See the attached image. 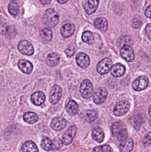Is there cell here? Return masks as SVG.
Returning a JSON list of instances; mask_svg holds the SVG:
<instances>
[{"label":"cell","instance_id":"cell-1","mask_svg":"<svg viewBox=\"0 0 151 152\" xmlns=\"http://www.w3.org/2000/svg\"><path fill=\"white\" fill-rule=\"evenodd\" d=\"M58 13L53 9H49L45 12L43 16V22L45 26L49 28H54L56 26L59 21Z\"/></svg>","mask_w":151,"mask_h":152},{"label":"cell","instance_id":"cell-2","mask_svg":"<svg viewBox=\"0 0 151 152\" xmlns=\"http://www.w3.org/2000/svg\"><path fill=\"white\" fill-rule=\"evenodd\" d=\"M80 91L82 97L85 99L90 98L94 92V88L91 81L88 79L84 80L81 85Z\"/></svg>","mask_w":151,"mask_h":152},{"label":"cell","instance_id":"cell-3","mask_svg":"<svg viewBox=\"0 0 151 152\" xmlns=\"http://www.w3.org/2000/svg\"><path fill=\"white\" fill-rule=\"evenodd\" d=\"M130 103L128 101L124 100L117 104L113 111L114 115L118 117L125 115L129 110Z\"/></svg>","mask_w":151,"mask_h":152},{"label":"cell","instance_id":"cell-4","mask_svg":"<svg viewBox=\"0 0 151 152\" xmlns=\"http://www.w3.org/2000/svg\"><path fill=\"white\" fill-rule=\"evenodd\" d=\"M112 67V61L109 58H105L102 60L97 66L98 72L101 75L107 74L111 70Z\"/></svg>","mask_w":151,"mask_h":152},{"label":"cell","instance_id":"cell-5","mask_svg":"<svg viewBox=\"0 0 151 152\" xmlns=\"http://www.w3.org/2000/svg\"><path fill=\"white\" fill-rule=\"evenodd\" d=\"M149 78L146 76H141L137 77L132 84V87L136 91L144 90L148 86Z\"/></svg>","mask_w":151,"mask_h":152},{"label":"cell","instance_id":"cell-6","mask_svg":"<svg viewBox=\"0 0 151 152\" xmlns=\"http://www.w3.org/2000/svg\"><path fill=\"white\" fill-rule=\"evenodd\" d=\"M19 50L22 54L27 56H31L33 54L34 52L33 46L31 43L27 40H21L19 43L18 45Z\"/></svg>","mask_w":151,"mask_h":152},{"label":"cell","instance_id":"cell-7","mask_svg":"<svg viewBox=\"0 0 151 152\" xmlns=\"http://www.w3.org/2000/svg\"><path fill=\"white\" fill-rule=\"evenodd\" d=\"M107 96L108 91L106 88L104 87L98 88L94 94L93 100L96 104H101L105 101Z\"/></svg>","mask_w":151,"mask_h":152},{"label":"cell","instance_id":"cell-8","mask_svg":"<svg viewBox=\"0 0 151 152\" xmlns=\"http://www.w3.org/2000/svg\"><path fill=\"white\" fill-rule=\"evenodd\" d=\"M62 88L57 85H55L51 88L49 96V101L51 103L56 104L60 100L62 95Z\"/></svg>","mask_w":151,"mask_h":152},{"label":"cell","instance_id":"cell-9","mask_svg":"<svg viewBox=\"0 0 151 152\" xmlns=\"http://www.w3.org/2000/svg\"><path fill=\"white\" fill-rule=\"evenodd\" d=\"M121 57L128 62H132L134 58V50L129 45H123L120 50Z\"/></svg>","mask_w":151,"mask_h":152},{"label":"cell","instance_id":"cell-10","mask_svg":"<svg viewBox=\"0 0 151 152\" xmlns=\"http://www.w3.org/2000/svg\"><path fill=\"white\" fill-rule=\"evenodd\" d=\"M77 131V129L75 126L69 128L63 136V142L64 144L68 145L71 144L75 137Z\"/></svg>","mask_w":151,"mask_h":152},{"label":"cell","instance_id":"cell-11","mask_svg":"<svg viewBox=\"0 0 151 152\" xmlns=\"http://www.w3.org/2000/svg\"><path fill=\"white\" fill-rule=\"evenodd\" d=\"M76 61L77 65L82 68H87L90 64L89 57L84 53H80L76 57Z\"/></svg>","mask_w":151,"mask_h":152},{"label":"cell","instance_id":"cell-12","mask_svg":"<svg viewBox=\"0 0 151 152\" xmlns=\"http://www.w3.org/2000/svg\"><path fill=\"white\" fill-rule=\"evenodd\" d=\"M80 117L83 121L91 122L97 118L98 113L94 110H86L81 113Z\"/></svg>","mask_w":151,"mask_h":152},{"label":"cell","instance_id":"cell-13","mask_svg":"<svg viewBox=\"0 0 151 152\" xmlns=\"http://www.w3.org/2000/svg\"><path fill=\"white\" fill-rule=\"evenodd\" d=\"M66 124L67 121L64 118L56 117L52 119L51 122V126L56 131H60L64 129Z\"/></svg>","mask_w":151,"mask_h":152},{"label":"cell","instance_id":"cell-14","mask_svg":"<svg viewBox=\"0 0 151 152\" xmlns=\"http://www.w3.org/2000/svg\"><path fill=\"white\" fill-rule=\"evenodd\" d=\"M18 66L23 73L25 74H30L33 71V64L30 61L25 59H21L18 63Z\"/></svg>","mask_w":151,"mask_h":152},{"label":"cell","instance_id":"cell-15","mask_svg":"<svg viewBox=\"0 0 151 152\" xmlns=\"http://www.w3.org/2000/svg\"><path fill=\"white\" fill-rule=\"evenodd\" d=\"M46 97L45 95L41 91H37L31 95L32 102L35 105H40L45 102Z\"/></svg>","mask_w":151,"mask_h":152},{"label":"cell","instance_id":"cell-16","mask_svg":"<svg viewBox=\"0 0 151 152\" xmlns=\"http://www.w3.org/2000/svg\"><path fill=\"white\" fill-rule=\"evenodd\" d=\"M99 0H88L87 2L85 3L84 9L87 14H93L97 9L99 4Z\"/></svg>","mask_w":151,"mask_h":152},{"label":"cell","instance_id":"cell-17","mask_svg":"<svg viewBox=\"0 0 151 152\" xmlns=\"http://www.w3.org/2000/svg\"><path fill=\"white\" fill-rule=\"evenodd\" d=\"M60 59V56L58 53L52 52L49 53L47 56L46 62L48 66L51 67H55L58 65Z\"/></svg>","mask_w":151,"mask_h":152},{"label":"cell","instance_id":"cell-18","mask_svg":"<svg viewBox=\"0 0 151 152\" xmlns=\"http://www.w3.org/2000/svg\"><path fill=\"white\" fill-rule=\"evenodd\" d=\"M126 72V68L120 63H117L112 67L111 73L114 77H120L123 75Z\"/></svg>","mask_w":151,"mask_h":152},{"label":"cell","instance_id":"cell-19","mask_svg":"<svg viewBox=\"0 0 151 152\" xmlns=\"http://www.w3.org/2000/svg\"><path fill=\"white\" fill-rule=\"evenodd\" d=\"M134 147V142L132 138H127L121 142L119 145L121 152H131Z\"/></svg>","mask_w":151,"mask_h":152},{"label":"cell","instance_id":"cell-20","mask_svg":"<svg viewBox=\"0 0 151 152\" xmlns=\"http://www.w3.org/2000/svg\"><path fill=\"white\" fill-rule=\"evenodd\" d=\"M74 29L75 27L73 24L70 23L65 24L61 28V35L65 38L70 37L73 34Z\"/></svg>","mask_w":151,"mask_h":152},{"label":"cell","instance_id":"cell-21","mask_svg":"<svg viewBox=\"0 0 151 152\" xmlns=\"http://www.w3.org/2000/svg\"><path fill=\"white\" fill-rule=\"evenodd\" d=\"M23 152H39L36 145L32 141H27L23 144L21 147Z\"/></svg>","mask_w":151,"mask_h":152},{"label":"cell","instance_id":"cell-22","mask_svg":"<svg viewBox=\"0 0 151 152\" xmlns=\"http://www.w3.org/2000/svg\"><path fill=\"white\" fill-rule=\"evenodd\" d=\"M93 139L98 143L103 142L104 139V133L102 129L98 128L94 129L92 133Z\"/></svg>","mask_w":151,"mask_h":152},{"label":"cell","instance_id":"cell-23","mask_svg":"<svg viewBox=\"0 0 151 152\" xmlns=\"http://www.w3.org/2000/svg\"><path fill=\"white\" fill-rule=\"evenodd\" d=\"M95 25L101 31H106L108 29V22L106 19L103 18H98L95 21Z\"/></svg>","mask_w":151,"mask_h":152},{"label":"cell","instance_id":"cell-24","mask_svg":"<svg viewBox=\"0 0 151 152\" xmlns=\"http://www.w3.org/2000/svg\"><path fill=\"white\" fill-rule=\"evenodd\" d=\"M23 119L26 123L33 124L37 122L38 120V117L37 114L35 113L29 112L26 113L24 114Z\"/></svg>","mask_w":151,"mask_h":152},{"label":"cell","instance_id":"cell-25","mask_svg":"<svg viewBox=\"0 0 151 152\" xmlns=\"http://www.w3.org/2000/svg\"><path fill=\"white\" fill-rule=\"evenodd\" d=\"M66 110L69 114L74 115L77 113L78 111V105L75 101H70L66 106Z\"/></svg>","mask_w":151,"mask_h":152},{"label":"cell","instance_id":"cell-26","mask_svg":"<svg viewBox=\"0 0 151 152\" xmlns=\"http://www.w3.org/2000/svg\"><path fill=\"white\" fill-rule=\"evenodd\" d=\"M40 35L43 41L48 42L51 41L52 39V33L50 29L44 28L40 31Z\"/></svg>","mask_w":151,"mask_h":152},{"label":"cell","instance_id":"cell-27","mask_svg":"<svg viewBox=\"0 0 151 152\" xmlns=\"http://www.w3.org/2000/svg\"><path fill=\"white\" fill-rule=\"evenodd\" d=\"M82 41L89 45H92L95 42V37L92 32L86 31L82 34Z\"/></svg>","mask_w":151,"mask_h":152},{"label":"cell","instance_id":"cell-28","mask_svg":"<svg viewBox=\"0 0 151 152\" xmlns=\"http://www.w3.org/2000/svg\"><path fill=\"white\" fill-rule=\"evenodd\" d=\"M41 146L45 151H50L52 150L53 142L49 138L47 137H44L42 139Z\"/></svg>","mask_w":151,"mask_h":152},{"label":"cell","instance_id":"cell-29","mask_svg":"<svg viewBox=\"0 0 151 152\" xmlns=\"http://www.w3.org/2000/svg\"><path fill=\"white\" fill-rule=\"evenodd\" d=\"M123 126L120 122H114L111 126V133L114 137L117 136L118 133L122 129Z\"/></svg>","mask_w":151,"mask_h":152},{"label":"cell","instance_id":"cell-30","mask_svg":"<svg viewBox=\"0 0 151 152\" xmlns=\"http://www.w3.org/2000/svg\"><path fill=\"white\" fill-rule=\"evenodd\" d=\"M17 34V29L13 26H7L4 35L8 38H11L15 36Z\"/></svg>","mask_w":151,"mask_h":152},{"label":"cell","instance_id":"cell-31","mask_svg":"<svg viewBox=\"0 0 151 152\" xmlns=\"http://www.w3.org/2000/svg\"><path fill=\"white\" fill-rule=\"evenodd\" d=\"M19 7L18 4L16 2H12L10 3L8 7V10L9 12L12 15H16L18 12Z\"/></svg>","mask_w":151,"mask_h":152},{"label":"cell","instance_id":"cell-32","mask_svg":"<svg viewBox=\"0 0 151 152\" xmlns=\"http://www.w3.org/2000/svg\"><path fill=\"white\" fill-rule=\"evenodd\" d=\"M52 142H53L52 150H54V151H57V150L61 149L63 146V144H64L63 141H62L59 138H55L52 141Z\"/></svg>","mask_w":151,"mask_h":152},{"label":"cell","instance_id":"cell-33","mask_svg":"<svg viewBox=\"0 0 151 152\" xmlns=\"http://www.w3.org/2000/svg\"><path fill=\"white\" fill-rule=\"evenodd\" d=\"M93 152H111V149L110 145H105L95 147L93 150Z\"/></svg>","mask_w":151,"mask_h":152},{"label":"cell","instance_id":"cell-34","mask_svg":"<svg viewBox=\"0 0 151 152\" xmlns=\"http://www.w3.org/2000/svg\"><path fill=\"white\" fill-rule=\"evenodd\" d=\"M128 133L126 129H122L117 135L118 140L120 142H122L127 139Z\"/></svg>","mask_w":151,"mask_h":152},{"label":"cell","instance_id":"cell-35","mask_svg":"<svg viewBox=\"0 0 151 152\" xmlns=\"http://www.w3.org/2000/svg\"><path fill=\"white\" fill-rule=\"evenodd\" d=\"M131 41V39L129 37H123L120 38L119 40H118V46H123L125 45H129L128 44L130 43Z\"/></svg>","mask_w":151,"mask_h":152},{"label":"cell","instance_id":"cell-36","mask_svg":"<svg viewBox=\"0 0 151 152\" xmlns=\"http://www.w3.org/2000/svg\"><path fill=\"white\" fill-rule=\"evenodd\" d=\"M142 143L145 146H149L151 145V132H149L145 135L142 140Z\"/></svg>","mask_w":151,"mask_h":152},{"label":"cell","instance_id":"cell-37","mask_svg":"<svg viewBox=\"0 0 151 152\" xmlns=\"http://www.w3.org/2000/svg\"><path fill=\"white\" fill-rule=\"evenodd\" d=\"M64 52L68 57H72L75 53V49L73 46H68L66 48Z\"/></svg>","mask_w":151,"mask_h":152},{"label":"cell","instance_id":"cell-38","mask_svg":"<svg viewBox=\"0 0 151 152\" xmlns=\"http://www.w3.org/2000/svg\"><path fill=\"white\" fill-rule=\"evenodd\" d=\"M142 20L139 18H135L133 20L132 26L134 28H138L141 27Z\"/></svg>","mask_w":151,"mask_h":152},{"label":"cell","instance_id":"cell-39","mask_svg":"<svg viewBox=\"0 0 151 152\" xmlns=\"http://www.w3.org/2000/svg\"><path fill=\"white\" fill-rule=\"evenodd\" d=\"M146 34L149 39L151 40V24H149L145 27Z\"/></svg>","mask_w":151,"mask_h":152},{"label":"cell","instance_id":"cell-40","mask_svg":"<svg viewBox=\"0 0 151 152\" xmlns=\"http://www.w3.org/2000/svg\"><path fill=\"white\" fill-rule=\"evenodd\" d=\"M145 15L149 18H151V4H150L145 11Z\"/></svg>","mask_w":151,"mask_h":152},{"label":"cell","instance_id":"cell-41","mask_svg":"<svg viewBox=\"0 0 151 152\" xmlns=\"http://www.w3.org/2000/svg\"><path fill=\"white\" fill-rule=\"evenodd\" d=\"M41 3L43 5H47L51 2V0H39Z\"/></svg>","mask_w":151,"mask_h":152},{"label":"cell","instance_id":"cell-42","mask_svg":"<svg viewBox=\"0 0 151 152\" xmlns=\"http://www.w3.org/2000/svg\"><path fill=\"white\" fill-rule=\"evenodd\" d=\"M58 2L60 4L66 3L68 1V0H57Z\"/></svg>","mask_w":151,"mask_h":152},{"label":"cell","instance_id":"cell-43","mask_svg":"<svg viewBox=\"0 0 151 152\" xmlns=\"http://www.w3.org/2000/svg\"><path fill=\"white\" fill-rule=\"evenodd\" d=\"M149 114L150 117H151V104L150 106V108H149Z\"/></svg>","mask_w":151,"mask_h":152},{"label":"cell","instance_id":"cell-44","mask_svg":"<svg viewBox=\"0 0 151 152\" xmlns=\"http://www.w3.org/2000/svg\"><path fill=\"white\" fill-rule=\"evenodd\" d=\"M132 1H138V0H132Z\"/></svg>","mask_w":151,"mask_h":152},{"label":"cell","instance_id":"cell-45","mask_svg":"<svg viewBox=\"0 0 151 152\" xmlns=\"http://www.w3.org/2000/svg\"><path fill=\"white\" fill-rule=\"evenodd\" d=\"M12 1H15V0H12Z\"/></svg>","mask_w":151,"mask_h":152}]
</instances>
